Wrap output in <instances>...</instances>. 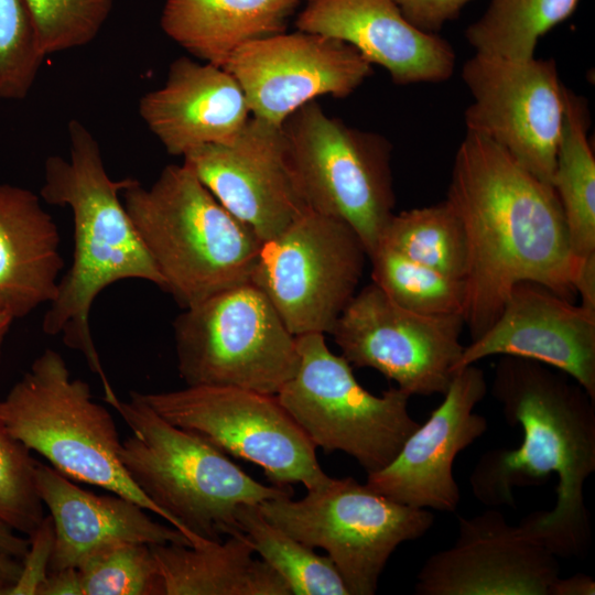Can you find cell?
I'll list each match as a JSON object with an SVG mask.
<instances>
[{"mask_svg":"<svg viewBox=\"0 0 595 595\" xmlns=\"http://www.w3.org/2000/svg\"><path fill=\"white\" fill-rule=\"evenodd\" d=\"M378 246L448 277L464 279L467 266L465 234L459 218L445 199L393 214Z\"/></svg>","mask_w":595,"mask_h":595,"instance_id":"obj_29","label":"cell"},{"mask_svg":"<svg viewBox=\"0 0 595 595\" xmlns=\"http://www.w3.org/2000/svg\"><path fill=\"white\" fill-rule=\"evenodd\" d=\"M36 486L54 527L48 572L77 567L89 553L115 542L191 544L180 530L154 521L133 500L83 489L51 465L37 462Z\"/></svg>","mask_w":595,"mask_h":595,"instance_id":"obj_22","label":"cell"},{"mask_svg":"<svg viewBox=\"0 0 595 595\" xmlns=\"http://www.w3.org/2000/svg\"><path fill=\"white\" fill-rule=\"evenodd\" d=\"M473 101L466 131L501 147L519 165L552 185L564 118V84L553 58L511 61L475 53L462 68Z\"/></svg>","mask_w":595,"mask_h":595,"instance_id":"obj_14","label":"cell"},{"mask_svg":"<svg viewBox=\"0 0 595 595\" xmlns=\"http://www.w3.org/2000/svg\"><path fill=\"white\" fill-rule=\"evenodd\" d=\"M225 542L151 544L163 595H292L268 563L253 558L244 532L232 529Z\"/></svg>","mask_w":595,"mask_h":595,"instance_id":"obj_24","label":"cell"},{"mask_svg":"<svg viewBox=\"0 0 595 595\" xmlns=\"http://www.w3.org/2000/svg\"><path fill=\"white\" fill-rule=\"evenodd\" d=\"M235 519L236 529L246 534L255 553L282 576L292 594L349 595L333 561L270 522L259 504L239 505Z\"/></svg>","mask_w":595,"mask_h":595,"instance_id":"obj_28","label":"cell"},{"mask_svg":"<svg viewBox=\"0 0 595 595\" xmlns=\"http://www.w3.org/2000/svg\"><path fill=\"white\" fill-rule=\"evenodd\" d=\"M13 318L6 314H0V360L2 355V347L4 339L10 331V327L13 323Z\"/></svg>","mask_w":595,"mask_h":595,"instance_id":"obj_41","label":"cell"},{"mask_svg":"<svg viewBox=\"0 0 595 595\" xmlns=\"http://www.w3.org/2000/svg\"><path fill=\"white\" fill-rule=\"evenodd\" d=\"M60 247L41 197L0 183V314L21 318L54 300L64 268Z\"/></svg>","mask_w":595,"mask_h":595,"instance_id":"obj_23","label":"cell"},{"mask_svg":"<svg viewBox=\"0 0 595 595\" xmlns=\"http://www.w3.org/2000/svg\"><path fill=\"white\" fill-rule=\"evenodd\" d=\"M490 389L523 437L516 448L483 454L469 477L475 498L515 507L516 487L540 485L555 473L554 507L530 513L519 527L556 558L582 559L591 543L584 485L595 470V400L565 374L513 356L497 363Z\"/></svg>","mask_w":595,"mask_h":595,"instance_id":"obj_2","label":"cell"},{"mask_svg":"<svg viewBox=\"0 0 595 595\" xmlns=\"http://www.w3.org/2000/svg\"><path fill=\"white\" fill-rule=\"evenodd\" d=\"M30 547L20 576L7 595H37L48 571L54 543L51 517H44L40 527L29 537Z\"/></svg>","mask_w":595,"mask_h":595,"instance_id":"obj_35","label":"cell"},{"mask_svg":"<svg viewBox=\"0 0 595 595\" xmlns=\"http://www.w3.org/2000/svg\"><path fill=\"white\" fill-rule=\"evenodd\" d=\"M282 128L309 209L350 226L369 257L394 214L389 140L328 116L315 100L295 110Z\"/></svg>","mask_w":595,"mask_h":595,"instance_id":"obj_8","label":"cell"},{"mask_svg":"<svg viewBox=\"0 0 595 595\" xmlns=\"http://www.w3.org/2000/svg\"><path fill=\"white\" fill-rule=\"evenodd\" d=\"M473 0H396L407 20L418 29L437 33L443 25L457 18Z\"/></svg>","mask_w":595,"mask_h":595,"instance_id":"obj_36","label":"cell"},{"mask_svg":"<svg viewBox=\"0 0 595 595\" xmlns=\"http://www.w3.org/2000/svg\"><path fill=\"white\" fill-rule=\"evenodd\" d=\"M183 159L216 199L261 242L309 210L282 126L251 116L231 140L195 148Z\"/></svg>","mask_w":595,"mask_h":595,"instance_id":"obj_16","label":"cell"},{"mask_svg":"<svg viewBox=\"0 0 595 595\" xmlns=\"http://www.w3.org/2000/svg\"><path fill=\"white\" fill-rule=\"evenodd\" d=\"M138 109L174 156L231 140L251 117L245 93L224 67L185 56L173 61L164 85L144 94Z\"/></svg>","mask_w":595,"mask_h":595,"instance_id":"obj_21","label":"cell"},{"mask_svg":"<svg viewBox=\"0 0 595 595\" xmlns=\"http://www.w3.org/2000/svg\"><path fill=\"white\" fill-rule=\"evenodd\" d=\"M0 422L63 475L131 499L164 519L122 466L113 418L93 400L86 381L72 378L56 350L37 356L0 400Z\"/></svg>","mask_w":595,"mask_h":595,"instance_id":"obj_6","label":"cell"},{"mask_svg":"<svg viewBox=\"0 0 595 595\" xmlns=\"http://www.w3.org/2000/svg\"><path fill=\"white\" fill-rule=\"evenodd\" d=\"M366 258L350 226L309 209L262 242L250 282L294 336L331 333L356 294Z\"/></svg>","mask_w":595,"mask_h":595,"instance_id":"obj_12","label":"cell"},{"mask_svg":"<svg viewBox=\"0 0 595 595\" xmlns=\"http://www.w3.org/2000/svg\"><path fill=\"white\" fill-rule=\"evenodd\" d=\"M132 434L121 442L119 458L131 480L192 545L221 541L237 528L242 504L292 496V489L266 486L195 433L151 409L136 391L128 401L109 403Z\"/></svg>","mask_w":595,"mask_h":595,"instance_id":"obj_5","label":"cell"},{"mask_svg":"<svg viewBox=\"0 0 595 595\" xmlns=\"http://www.w3.org/2000/svg\"><path fill=\"white\" fill-rule=\"evenodd\" d=\"M136 393L170 423L258 465L274 486L300 483L312 491L331 479L316 446L274 394L221 386Z\"/></svg>","mask_w":595,"mask_h":595,"instance_id":"obj_11","label":"cell"},{"mask_svg":"<svg viewBox=\"0 0 595 595\" xmlns=\"http://www.w3.org/2000/svg\"><path fill=\"white\" fill-rule=\"evenodd\" d=\"M45 58L23 0H0V101L24 99Z\"/></svg>","mask_w":595,"mask_h":595,"instance_id":"obj_33","label":"cell"},{"mask_svg":"<svg viewBox=\"0 0 595 595\" xmlns=\"http://www.w3.org/2000/svg\"><path fill=\"white\" fill-rule=\"evenodd\" d=\"M121 194L165 292L181 307L250 282L262 242L187 164L165 166L149 187L133 178Z\"/></svg>","mask_w":595,"mask_h":595,"instance_id":"obj_4","label":"cell"},{"mask_svg":"<svg viewBox=\"0 0 595 595\" xmlns=\"http://www.w3.org/2000/svg\"><path fill=\"white\" fill-rule=\"evenodd\" d=\"M296 371L275 394L282 407L316 447L348 454L367 474L389 464L420 425L409 413L410 397L399 388L367 391L324 334L296 336Z\"/></svg>","mask_w":595,"mask_h":595,"instance_id":"obj_9","label":"cell"},{"mask_svg":"<svg viewBox=\"0 0 595 595\" xmlns=\"http://www.w3.org/2000/svg\"><path fill=\"white\" fill-rule=\"evenodd\" d=\"M445 201L466 239L463 317L472 340L494 324L520 282L541 284L573 302L580 260L552 185L490 139L466 131Z\"/></svg>","mask_w":595,"mask_h":595,"instance_id":"obj_1","label":"cell"},{"mask_svg":"<svg viewBox=\"0 0 595 595\" xmlns=\"http://www.w3.org/2000/svg\"><path fill=\"white\" fill-rule=\"evenodd\" d=\"M263 516L314 549H324L349 595H372L394 550L424 536L434 523L429 509L392 501L351 477L332 478L299 500L259 504Z\"/></svg>","mask_w":595,"mask_h":595,"instance_id":"obj_10","label":"cell"},{"mask_svg":"<svg viewBox=\"0 0 595 595\" xmlns=\"http://www.w3.org/2000/svg\"><path fill=\"white\" fill-rule=\"evenodd\" d=\"M595 580L586 574L576 573L566 578L558 580L552 584L549 595H594Z\"/></svg>","mask_w":595,"mask_h":595,"instance_id":"obj_40","label":"cell"},{"mask_svg":"<svg viewBox=\"0 0 595 595\" xmlns=\"http://www.w3.org/2000/svg\"><path fill=\"white\" fill-rule=\"evenodd\" d=\"M302 0H165L163 32L188 53L223 67L242 44L284 32Z\"/></svg>","mask_w":595,"mask_h":595,"instance_id":"obj_25","label":"cell"},{"mask_svg":"<svg viewBox=\"0 0 595 595\" xmlns=\"http://www.w3.org/2000/svg\"><path fill=\"white\" fill-rule=\"evenodd\" d=\"M372 282L399 306L425 315H463L464 280L414 262L378 246L368 257Z\"/></svg>","mask_w":595,"mask_h":595,"instance_id":"obj_30","label":"cell"},{"mask_svg":"<svg viewBox=\"0 0 595 595\" xmlns=\"http://www.w3.org/2000/svg\"><path fill=\"white\" fill-rule=\"evenodd\" d=\"M494 355L531 359L576 381L595 400V311L520 282L494 324L464 346L455 374Z\"/></svg>","mask_w":595,"mask_h":595,"instance_id":"obj_19","label":"cell"},{"mask_svg":"<svg viewBox=\"0 0 595 595\" xmlns=\"http://www.w3.org/2000/svg\"><path fill=\"white\" fill-rule=\"evenodd\" d=\"M459 313L425 315L405 310L374 282L354 295L329 334L342 356L369 367L411 396L444 394L464 346Z\"/></svg>","mask_w":595,"mask_h":595,"instance_id":"obj_13","label":"cell"},{"mask_svg":"<svg viewBox=\"0 0 595 595\" xmlns=\"http://www.w3.org/2000/svg\"><path fill=\"white\" fill-rule=\"evenodd\" d=\"M23 1L45 56L93 42L113 7V0Z\"/></svg>","mask_w":595,"mask_h":595,"instance_id":"obj_32","label":"cell"},{"mask_svg":"<svg viewBox=\"0 0 595 595\" xmlns=\"http://www.w3.org/2000/svg\"><path fill=\"white\" fill-rule=\"evenodd\" d=\"M587 100L564 88V118L552 187L577 260L595 256V158L588 139Z\"/></svg>","mask_w":595,"mask_h":595,"instance_id":"obj_26","label":"cell"},{"mask_svg":"<svg viewBox=\"0 0 595 595\" xmlns=\"http://www.w3.org/2000/svg\"><path fill=\"white\" fill-rule=\"evenodd\" d=\"M37 595H82L77 569L67 567L48 572Z\"/></svg>","mask_w":595,"mask_h":595,"instance_id":"obj_38","label":"cell"},{"mask_svg":"<svg viewBox=\"0 0 595 595\" xmlns=\"http://www.w3.org/2000/svg\"><path fill=\"white\" fill-rule=\"evenodd\" d=\"M574 289L581 296V305L595 311V256L578 261Z\"/></svg>","mask_w":595,"mask_h":595,"instance_id":"obj_39","label":"cell"},{"mask_svg":"<svg viewBox=\"0 0 595 595\" xmlns=\"http://www.w3.org/2000/svg\"><path fill=\"white\" fill-rule=\"evenodd\" d=\"M19 533L0 519V595H7L18 581L30 547L29 537Z\"/></svg>","mask_w":595,"mask_h":595,"instance_id":"obj_37","label":"cell"},{"mask_svg":"<svg viewBox=\"0 0 595 595\" xmlns=\"http://www.w3.org/2000/svg\"><path fill=\"white\" fill-rule=\"evenodd\" d=\"M150 545L121 541L89 553L76 567L82 595H163Z\"/></svg>","mask_w":595,"mask_h":595,"instance_id":"obj_31","label":"cell"},{"mask_svg":"<svg viewBox=\"0 0 595 595\" xmlns=\"http://www.w3.org/2000/svg\"><path fill=\"white\" fill-rule=\"evenodd\" d=\"M30 450L0 422V519L30 537L44 519L36 486V465Z\"/></svg>","mask_w":595,"mask_h":595,"instance_id":"obj_34","label":"cell"},{"mask_svg":"<svg viewBox=\"0 0 595 595\" xmlns=\"http://www.w3.org/2000/svg\"><path fill=\"white\" fill-rule=\"evenodd\" d=\"M454 544L432 554L416 576L419 595H549L558 558L497 510L458 518Z\"/></svg>","mask_w":595,"mask_h":595,"instance_id":"obj_18","label":"cell"},{"mask_svg":"<svg viewBox=\"0 0 595 595\" xmlns=\"http://www.w3.org/2000/svg\"><path fill=\"white\" fill-rule=\"evenodd\" d=\"M69 156L50 155L44 162L40 197L68 207L73 215L72 264L60 279L57 293L42 322L46 335H61L64 345L83 354L98 375L104 400L115 393L93 338L89 315L100 292L127 279H140L165 292V282L149 256L119 194L132 177L112 180L98 141L77 119L67 126Z\"/></svg>","mask_w":595,"mask_h":595,"instance_id":"obj_3","label":"cell"},{"mask_svg":"<svg viewBox=\"0 0 595 595\" xmlns=\"http://www.w3.org/2000/svg\"><path fill=\"white\" fill-rule=\"evenodd\" d=\"M223 67L240 85L251 116L277 126L320 96H349L374 73L349 44L300 30L242 44Z\"/></svg>","mask_w":595,"mask_h":595,"instance_id":"obj_15","label":"cell"},{"mask_svg":"<svg viewBox=\"0 0 595 595\" xmlns=\"http://www.w3.org/2000/svg\"><path fill=\"white\" fill-rule=\"evenodd\" d=\"M295 26L349 44L397 85L441 83L455 68L452 45L410 23L396 0H306Z\"/></svg>","mask_w":595,"mask_h":595,"instance_id":"obj_20","label":"cell"},{"mask_svg":"<svg viewBox=\"0 0 595 595\" xmlns=\"http://www.w3.org/2000/svg\"><path fill=\"white\" fill-rule=\"evenodd\" d=\"M486 392L480 368L469 365L458 370L439 407L409 435L389 464L367 474L366 485L398 504L454 512L461 491L453 464L458 453L488 429L486 418L474 412Z\"/></svg>","mask_w":595,"mask_h":595,"instance_id":"obj_17","label":"cell"},{"mask_svg":"<svg viewBox=\"0 0 595 595\" xmlns=\"http://www.w3.org/2000/svg\"><path fill=\"white\" fill-rule=\"evenodd\" d=\"M186 386H221L277 394L299 365L294 336L252 282L184 309L173 322Z\"/></svg>","mask_w":595,"mask_h":595,"instance_id":"obj_7","label":"cell"},{"mask_svg":"<svg viewBox=\"0 0 595 595\" xmlns=\"http://www.w3.org/2000/svg\"><path fill=\"white\" fill-rule=\"evenodd\" d=\"M578 0H490L465 30L475 53L511 61L534 57L539 40L570 18Z\"/></svg>","mask_w":595,"mask_h":595,"instance_id":"obj_27","label":"cell"}]
</instances>
